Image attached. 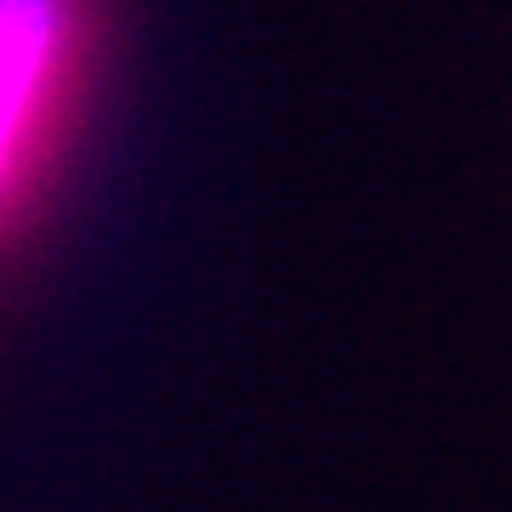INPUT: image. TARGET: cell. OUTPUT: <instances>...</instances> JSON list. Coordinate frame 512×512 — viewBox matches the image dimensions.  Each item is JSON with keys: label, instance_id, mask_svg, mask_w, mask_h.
Segmentation results:
<instances>
[{"label": "cell", "instance_id": "1", "mask_svg": "<svg viewBox=\"0 0 512 512\" xmlns=\"http://www.w3.org/2000/svg\"><path fill=\"white\" fill-rule=\"evenodd\" d=\"M57 52V0H0V177L18 154L46 63Z\"/></svg>", "mask_w": 512, "mask_h": 512}]
</instances>
